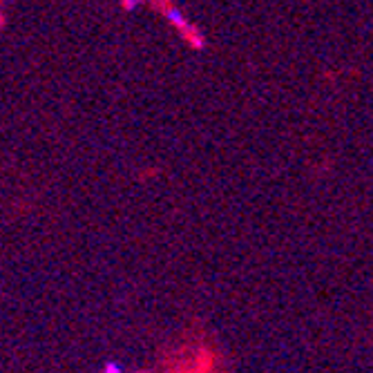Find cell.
<instances>
[{
    "label": "cell",
    "instance_id": "cell-1",
    "mask_svg": "<svg viewBox=\"0 0 373 373\" xmlns=\"http://www.w3.org/2000/svg\"><path fill=\"white\" fill-rule=\"evenodd\" d=\"M166 18H168V21H170V23H172V25L179 29V32H182V34H184V36H186V38H188L192 45H195L197 50H201V48H204V38L197 34V29H195V27H190V25H188V21L184 18V13L179 11L177 7H168V11H166Z\"/></svg>",
    "mask_w": 373,
    "mask_h": 373
},
{
    "label": "cell",
    "instance_id": "cell-2",
    "mask_svg": "<svg viewBox=\"0 0 373 373\" xmlns=\"http://www.w3.org/2000/svg\"><path fill=\"white\" fill-rule=\"evenodd\" d=\"M103 373H123V367L118 362H114V360H110L106 367H103Z\"/></svg>",
    "mask_w": 373,
    "mask_h": 373
},
{
    "label": "cell",
    "instance_id": "cell-3",
    "mask_svg": "<svg viewBox=\"0 0 373 373\" xmlns=\"http://www.w3.org/2000/svg\"><path fill=\"white\" fill-rule=\"evenodd\" d=\"M137 5H141V0H126V9L128 11H132Z\"/></svg>",
    "mask_w": 373,
    "mask_h": 373
}]
</instances>
